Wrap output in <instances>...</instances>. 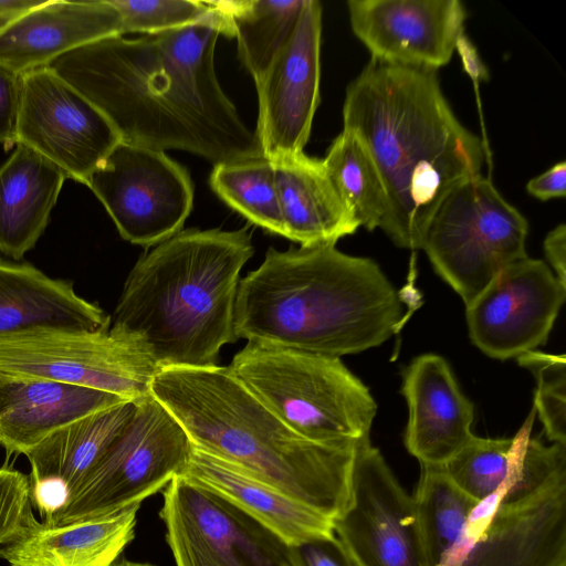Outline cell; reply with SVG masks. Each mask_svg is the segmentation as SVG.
Instances as JSON below:
<instances>
[{"mask_svg": "<svg viewBox=\"0 0 566 566\" xmlns=\"http://www.w3.org/2000/svg\"><path fill=\"white\" fill-rule=\"evenodd\" d=\"M220 34L230 36L229 27L212 9L184 28L88 43L48 67L97 107L124 143L185 150L213 165L259 157L255 134L217 77Z\"/></svg>", "mask_w": 566, "mask_h": 566, "instance_id": "obj_1", "label": "cell"}, {"mask_svg": "<svg viewBox=\"0 0 566 566\" xmlns=\"http://www.w3.org/2000/svg\"><path fill=\"white\" fill-rule=\"evenodd\" d=\"M343 124L381 176L388 212L380 229L399 248L422 249L441 202L481 175V137L458 119L437 71L373 59L346 88Z\"/></svg>", "mask_w": 566, "mask_h": 566, "instance_id": "obj_2", "label": "cell"}, {"mask_svg": "<svg viewBox=\"0 0 566 566\" xmlns=\"http://www.w3.org/2000/svg\"><path fill=\"white\" fill-rule=\"evenodd\" d=\"M399 293L379 265L335 245L269 248L238 285L239 338L340 357L377 347L403 321Z\"/></svg>", "mask_w": 566, "mask_h": 566, "instance_id": "obj_3", "label": "cell"}, {"mask_svg": "<svg viewBox=\"0 0 566 566\" xmlns=\"http://www.w3.org/2000/svg\"><path fill=\"white\" fill-rule=\"evenodd\" d=\"M151 395L192 446L331 520L346 509L357 442L319 443L284 424L228 369L160 368Z\"/></svg>", "mask_w": 566, "mask_h": 566, "instance_id": "obj_4", "label": "cell"}, {"mask_svg": "<svg viewBox=\"0 0 566 566\" xmlns=\"http://www.w3.org/2000/svg\"><path fill=\"white\" fill-rule=\"evenodd\" d=\"M253 252L245 229L179 231L136 262L109 331L134 339L159 369L216 365L238 340L239 276Z\"/></svg>", "mask_w": 566, "mask_h": 566, "instance_id": "obj_5", "label": "cell"}, {"mask_svg": "<svg viewBox=\"0 0 566 566\" xmlns=\"http://www.w3.org/2000/svg\"><path fill=\"white\" fill-rule=\"evenodd\" d=\"M228 369L307 440L344 443L370 437L376 401L339 357L248 343Z\"/></svg>", "mask_w": 566, "mask_h": 566, "instance_id": "obj_6", "label": "cell"}, {"mask_svg": "<svg viewBox=\"0 0 566 566\" xmlns=\"http://www.w3.org/2000/svg\"><path fill=\"white\" fill-rule=\"evenodd\" d=\"M528 223L478 175L457 186L428 227L422 250L465 306L506 266L527 256Z\"/></svg>", "mask_w": 566, "mask_h": 566, "instance_id": "obj_7", "label": "cell"}, {"mask_svg": "<svg viewBox=\"0 0 566 566\" xmlns=\"http://www.w3.org/2000/svg\"><path fill=\"white\" fill-rule=\"evenodd\" d=\"M192 449L176 418L147 395L137 401L129 422L70 500L44 523L95 520L142 503L181 474Z\"/></svg>", "mask_w": 566, "mask_h": 566, "instance_id": "obj_8", "label": "cell"}, {"mask_svg": "<svg viewBox=\"0 0 566 566\" xmlns=\"http://www.w3.org/2000/svg\"><path fill=\"white\" fill-rule=\"evenodd\" d=\"M441 566H566V473L480 502Z\"/></svg>", "mask_w": 566, "mask_h": 566, "instance_id": "obj_9", "label": "cell"}, {"mask_svg": "<svg viewBox=\"0 0 566 566\" xmlns=\"http://www.w3.org/2000/svg\"><path fill=\"white\" fill-rule=\"evenodd\" d=\"M159 370L128 336L43 329L0 337V371L55 380L138 400Z\"/></svg>", "mask_w": 566, "mask_h": 566, "instance_id": "obj_10", "label": "cell"}, {"mask_svg": "<svg viewBox=\"0 0 566 566\" xmlns=\"http://www.w3.org/2000/svg\"><path fill=\"white\" fill-rule=\"evenodd\" d=\"M159 516L176 566H301L294 546L180 475L164 489Z\"/></svg>", "mask_w": 566, "mask_h": 566, "instance_id": "obj_11", "label": "cell"}, {"mask_svg": "<svg viewBox=\"0 0 566 566\" xmlns=\"http://www.w3.org/2000/svg\"><path fill=\"white\" fill-rule=\"evenodd\" d=\"M86 186L113 219L120 237L158 244L182 228L193 202L187 170L164 151L119 142Z\"/></svg>", "mask_w": 566, "mask_h": 566, "instance_id": "obj_12", "label": "cell"}, {"mask_svg": "<svg viewBox=\"0 0 566 566\" xmlns=\"http://www.w3.org/2000/svg\"><path fill=\"white\" fill-rule=\"evenodd\" d=\"M333 528L356 566H427L413 499L370 437L356 444L349 500Z\"/></svg>", "mask_w": 566, "mask_h": 566, "instance_id": "obj_13", "label": "cell"}, {"mask_svg": "<svg viewBox=\"0 0 566 566\" xmlns=\"http://www.w3.org/2000/svg\"><path fill=\"white\" fill-rule=\"evenodd\" d=\"M106 116L48 66L21 74L17 144L86 185L119 143Z\"/></svg>", "mask_w": 566, "mask_h": 566, "instance_id": "obj_14", "label": "cell"}, {"mask_svg": "<svg viewBox=\"0 0 566 566\" xmlns=\"http://www.w3.org/2000/svg\"><path fill=\"white\" fill-rule=\"evenodd\" d=\"M322 4L305 0L296 24L261 80L255 137L273 161L304 151L319 103Z\"/></svg>", "mask_w": 566, "mask_h": 566, "instance_id": "obj_15", "label": "cell"}, {"mask_svg": "<svg viewBox=\"0 0 566 566\" xmlns=\"http://www.w3.org/2000/svg\"><path fill=\"white\" fill-rule=\"evenodd\" d=\"M566 297L551 268L528 256L513 262L465 306L471 342L506 360L544 345Z\"/></svg>", "mask_w": 566, "mask_h": 566, "instance_id": "obj_16", "label": "cell"}, {"mask_svg": "<svg viewBox=\"0 0 566 566\" xmlns=\"http://www.w3.org/2000/svg\"><path fill=\"white\" fill-rule=\"evenodd\" d=\"M347 10L373 60L433 71L450 62L468 15L458 0H349Z\"/></svg>", "mask_w": 566, "mask_h": 566, "instance_id": "obj_17", "label": "cell"}, {"mask_svg": "<svg viewBox=\"0 0 566 566\" xmlns=\"http://www.w3.org/2000/svg\"><path fill=\"white\" fill-rule=\"evenodd\" d=\"M401 392L409 410L406 449L421 465H444L473 436V403L437 354L420 355L406 367Z\"/></svg>", "mask_w": 566, "mask_h": 566, "instance_id": "obj_18", "label": "cell"}, {"mask_svg": "<svg viewBox=\"0 0 566 566\" xmlns=\"http://www.w3.org/2000/svg\"><path fill=\"white\" fill-rule=\"evenodd\" d=\"M138 400L80 418L53 432L27 454L31 464V503L42 522L49 521L70 500L129 422Z\"/></svg>", "mask_w": 566, "mask_h": 566, "instance_id": "obj_19", "label": "cell"}, {"mask_svg": "<svg viewBox=\"0 0 566 566\" xmlns=\"http://www.w3.org/2000/svg\"><path fill=\"white\" fill-rule=\"evenodd\" d=\"M116 35H122L120 17L108 0H45L0 29V64L23 74Z\"/></svg>", "mask_w": 566, "mask_h": 566, "instance_id": "obj_20", "label": "cell"}, {"mask_svg": "<svg viewBox=\"0 0 566 566\" xmlns=\"http://www.w3.org/2000/svg\"><path fill=\"white\" fill-rule=\"evenodd\" d=\"M125 401L91 388L0 371V444L27 455L62 427Z\"/></svg>", "mask_w": 566, "mask_h": 566, "instance_id": "obj_21", "label": "cell"}, {"mask_svg": "<svg viewBox=\"0 0 566 566\" xmlns=\"http://www.w3.org/2000/svg\"><path fill=\"white\" fill-rule=\"evenodd\" d=\"M140 503L114 514L65 525L30 513L18 534L0 545L10 566H112L134 539Z\"/></svg>", "mask_w": 566, "mask_h": 566, "instance_id": "obj_22", "label": "cell"}, {"mask_svg": "<svg viewBox=\"0 0 566 566\" xmlns=\"http://www.w3.org/2000/svg\"><path fill=\"white\" fill-rule=\"evenodd\" d=\"M111 317L73 289L29 263L0 259V337L34 331L103 332Z\"/></svg>", "mask_w": 566, "mask_h": 566, "instance_id": "obj_23", "label": "cell"}, {"mask_svg": "<svg viewBox=\"0 0 566 566\" xmlns=\"http://www.w3.org/2000/svg\"><path fill=\"white\" fill-rule=\"evenodd\" d=\"M179 475L232 503L292 546L335 534L333 520L195 447Z\"/></svg>", "mask_w": 566, "mask_h": 566, "instance_id": "obj_24", "label": "cell"}, {"mask_svg": "<svg viewBox=\"0 0 566 566\" xmlns=\"http://www.w3.org/2000/svg\"><path fill=\"white\" fill-rule=\"evenodd\" d=\"M271 163L285 238L305 248L335 245L357 231L359 222L336 190L322 159L302 151Z\"/></svg>", "mask_w": 566, "mask_h": 566, "instance_id": "obj_25", "label": "cell"}, {"mask_svg": "<svg viewBox=\"0 0 566 566\" xmlns=\"http://www.w3.org/2000/svg\"><path fill=\"white\" fill-rule=\"evenodd\" d=\"M66 176L23 144L0 167V252L20 260L44 232Z\"/></svg>", "mask_w": 566, "mask_h": 566, "instance_id": "obj_26", "label": "cell"}, {"mask_svg": "<svg viewBox=\"0 0 566 566\" xmlns=\"http://www.w3.org/2000/svg\"><path fill=\"white\" fill-rule=\"evenodd\" d=\"M534 408L512 438L472 436L467 444L444 465L454 483L478 502L504 486L553 467L566 459V446H546L532 437Z\"/></svg>", "mask_w": 566, "mask_h": 566, "instance_id": "obj_27", "label": "cell"}, {"mask_svg": "<svg viewBox=\"0 0 566 566\" xmlns=\"http://www.w3.org/2000/svg\"><path fill=\"white\" fill-rule=\"evenodd\" d=\"M227 21L255 84L292 33L305 0L207 1Z\"/></svg>", "mask_w": 566, "mask_h": 566, "instance_id": "obj_28", "label": "cell"}, {"mask_svg": "<svg viewBox=\"0 0 566 566\" xmlns=\"http://www.w3.org/2000/svg\"><path fill=\"white\" fill-rule=\"evenodd\" d=\"M412 499L426 565L441 566L480 502L462 491L443 465H421Z\"/></svg>", "mask_w": 566, "mask_h": 566, "instance_id": "obj_29", "label": "cell"}, {"mask_svg": "<svg viewBox=\"0 0 566 566\" xmlns=\"http://www.w3.org/2000/svg\"><path fill=\"white\" fill-rule=\"evenodd\" d=\"M322 163L359 226L368 231L380 228L388 212L387 193L378 168L360 139L343 129Z\"/></svg>", "mask_w": 566, "mask_h": 566, "instance_id": "obj_30", "label": "cell"}, {"mask_svg": "<svg viewBox=\"0 0 566 566\" xmlns=\"http://www.w3.org/2000/svg\"><path fill=\"white\" fill-rule=\"evenodd\" d=\"M212 190L232 209L264 230L284 237L272 163L263 157L214 165Z\"/></svg>", "mask_w": 566, "mask_h": 566, "instance_id": "obj_31", "label": "cell"}, {"mask_svg": "<svg viewBox=\"0 0 566 566\" xmlns=\"http://www.w3.org/2000/svg\"><path fill=\"white\" fill-rule=\"evenodd\" d=\"M517 360L521 366L532 370L536 377L537 388L533 408L538 413L547 439L552 443L566 446L565 356L531 350L520 355Z\"/></svg>", "mask_w": 566, "mask_h": 566, "instance_id": "obj_32", "label": "cell"}, {"mask_svg": "<svg viewBox=\"0 0 566 566\" xmlns=\"http://www.w3.org/2000/svg\"><path fill=\"white\" fill-rule=\"evenodd\" d=\"M120 17L122 35L153 34L195 24L208 18L207 1L192 0H108Z\"/></svg>", "mask_w": 566, "mask_h": 566, "instance_id": "obj_33", "label": "cell"}, {"mask_svg": "<svg viewBox=\"0 0 566 566\" xmlns=\"http://www.w3.org/2000/svg\"><path fill=\"white\" fill-rule=\"evenodd\" d=\"M32 513L30 478L10 468H0V545L11 541Z\"/></svg>", "mask_w": 566, "mask_h": 566, "instance_id": "obj_34", "label": "cell"}, {"mask_svg": "<svg viewBox=\"0 0 566 566\" xmlns=\"http://www.w3.org/2000/svg\"><path fill=\"white\" fill-rule=\"evenodd\" d=\"M21 105V74L0 64V145H17Z\"/></svg>", "mask_w": 566, "mask_h": 566, "instance_id": "obj_35", "label": "cell"}, {"mask_svg": "<svg viewBox=\"0 0 566 566\" xmlns=\"http://www.w3.org/2000/svg\"><path fill=\"white\" fill-rule=\"evenodd\" d=\"M294 548L301 566H356L335 534Z\"/></svg>", "mask_w": 566, "mask_h": 566, "instance_id": "obj_36", "label": "cell"}, {"mask_svg": "<svg viewBox=\"0 0 566 566\" xmlns=\"http://www.w3.org/2000/svg\"><path fill=\"white\" fill-rule=\"evenodd\" d=\"M455 52H458L462 66L464 72L469 75L471 78L473 86H474V93L478 101V108L480 114V120H481V128H482V137L481 140L483 143V147L485 150V160L488 163L489 174H491L492 170V157H491V150L488 142L486 130L484 126L483 120V113L481 108V101H480V93H479V85L482 81L489 80V71L485 67L476 48L472 43V41L468 38L465 33H463L455 45Z\"/></svg>", "mask_w": 566, "mask_h": 566, "instance_id": "obj_37", "label": "cell"}, {"mask_svg": "<svg viewBox=\"0 0 566 566\" xmlns=\"http://www.w3.org/2000/svg\"><path fill=\"white\" fill-rule=\"evenodd\" d=\"M527 192L538 200L564 198L566 195V163L555 164L526 184Z\"/></svg>", "mask_w": 566, "mask_h": 566, "instance_id": "obj_38", "label": "cell"}, {"mask_svg": "<svg viewBox=\"0 0 566 566\" xmlns=\"http://www.w3.org/2000/svg\"><path fill=\"white\" fill-rule=\"evenodd\" d=\"M543 247L551 270L559 283L566 286V226L560 223L551 230Z\"/></svg>", "mask_w": 566, "mask_h": 566, "instance_id": "obj_39", "label": "cell"}, {"mask_svg": "<svg viewBox=\"0 0 566 566\" xmlns=\"http://www.w3.org/2000/svg\"><path fill=\"white\" fill-rule=\"evenodd\" d=\"M45 0H0V29Z\"/></svg>", "mask_w": 566, "mask_h": 566, "instance_id": "obj_40", "label": "cell"}, {"mask_svg": "<svg viewBox=\"0 0 566 566\" xmlns=\"http://www.w3.org/2000/svg\"><path fill=\"white\" fill-rule=\"evenodd\" d=\"M112 566H156V565L150 564V563L133 562V560H128V559L119 557L117 560H115L113 563Z\"/></svg>", "mask_w": 566, "mask_h": 566, "instance_id": "obj_41", "label": "cell"}]
</instances>
